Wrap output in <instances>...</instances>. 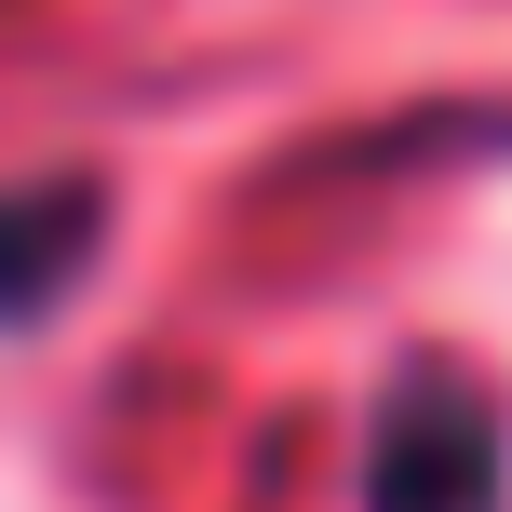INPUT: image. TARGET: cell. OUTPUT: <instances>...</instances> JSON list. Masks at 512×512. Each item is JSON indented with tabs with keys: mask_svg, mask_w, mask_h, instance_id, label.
I'll use <instances>...</instances> for the list:
<instances>
[{
	"mask_svg": "<svg viewBox=\"0 0 512 512\" xmlns=\"http://www.w3.org/2000/svg\"><path fill=\"white\" fill-rule=\"evenodd\" d=\"M512 499V432L459 364H405L364 418V512H499Z\"/></svg>",
	"mask_w": 512,
	"mask_h": 512,
	"instance_id": "obj_1",
	"label": "cell"
},
{
	"mask_svg": "<svg viewBox=\"0 0 512 512\" xmlns=\"http://www.w3.org/2000/svg\"><path fill=\"white\" fill-rule=\"evenodd\" d=\"M95 230H108V189H95V176H27V189H0V324H41V310L95 270Z\"/></svg>",
	"mask_w": 512,
	"mask_h": 512,
	"instance_id": "obj_2",
	"label": "cell"
}]
</instances>
